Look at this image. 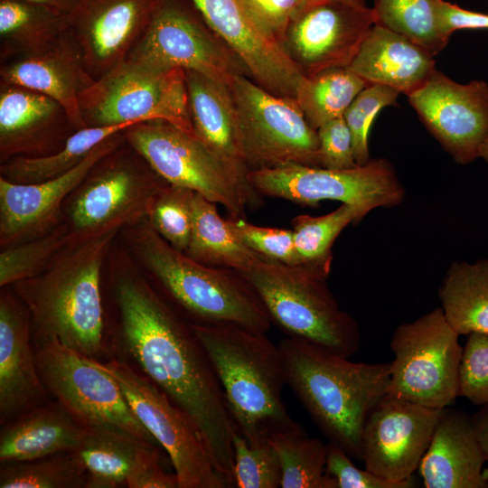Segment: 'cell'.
<instances>
[{"mask_svg": "<svg viewBox=\"0 0 488 488\" xmlns=\"http://www.w3.org/2000/svg\"><path fill=\"white\" fill-rule=\"evenodd\" d=\"M220 381L236 430L259 445L302 426L282 401L284 356L266 333L236 325L191 324Z\"/></svg>", "mask_w": 488, "mask_h": 488, "instance_id": "cell-3", "label": "cell"}, {"mask_svg": "<svg viewBox=\"0 0 488 488\" xmlns=\"http://www.w3.org/2000/svg\"><path fill=\"white\" fill-rule=\"evenodd\" d=\"M401 93L390 87L367 85L353 99L343 114L352 138L354 158L359 165L367 164L370 158L369 132L379 111L389 106H398Z\"/></svg>", "mask_w": 488, "mask_h": 488, "instance_id": "cell-42", "label": "cell"}, {"mask_svg": "<svg viewBox=\"0 0 488 488\" xmlns=\"http://www.w3.org/2000/svg\"><path fill=\"white\" fill-rule=\"evenodd\" d=\"M321 167L343 170L356 167L352 138L343 117L332 119L318 127Z\"/></svg>", "mask_w": 488, "mask_h": 488, "instance_id": "cell-47", "label": "cell"}, {"mask_svg": "<svg viewBox=\"0 0 488 488\" xmlns=\"http://www.w3.org/2000/svg\"><path fill=\"white\" fill-rule=\"evenodd\" d=\"M143 265L192 324L236 325L266 333L270 316L251 284L238 271L202 264L172 247L146 220L131 234Z\"/></svg>", "mask_w": 488, "mask_h": 488, "instance_id": "cell-5", "label": "cell"}, {"mask_svg": "<svg viewBox=\"0 0 488 488\" xmlns=\"http://www.w3.org/2000/svg\"><path fill=\"white\" fill-rule=\"evenodd\" d=\"M0 76L1 83L29 89L55 100L76 130L87 127L80 96L96 79L88 70L70 33L44 50L6 62L1 67Z\"/></svg>", "mask_w": 488, "mask_h": 488, "instance_id": "cell-22", "label": "cell"}, {"mask_svg": "<svg viewBox=\"0 0 488 488\" xmlns=\"http://www.w3.org/2000/svg\"><path fill=\"white\" fill-rule=\"evenodd\" d=\"M287 385L328 442L361 460V436L376 405L389 393V363L353 362L311 343L286 337L278 344Z\"/></svg>", "mask_w": 488, "mask_h": 488, "instance_id": "cell-2", "label": "cell"}, {"mask_svg": "<svg viewBox=\"0 0 488 488\" xmlns=\"http://www.w3.org/2000/svg\"><path fill=\"white\" fill-rule=\"evenodd\" d=\"M479 157H482L488 163V137L485 139L480 148Z\"/></svg>", "mask_w": 488, "mask_h": 488, "instance_id": "cell-52", "label": "cell"}, {"mask_svg": "<svg viewBox=\"0 0 488 488\" xmlns=\"http://www.w3.org/2000/svg\"><path fill=\"white\" fill-rule=\"evenodd\" d=\"M133 150L167 183L187 188L221 204L229 219H245L250 201L228 166L195 135L164 120L124 131Z\"/></svg>", "mask_w": 488, "mask_h": 488, "instance_id": "cell-9", "label": "cell"}, {"mask_svg": "<svg viewBox=\"0 0 488 488\" xmlns=\"http://www.w3.org/2000/svg\"><path fill=\"white\" fill-rule=\"evenodd\" d=\"M123 133L99 144L79 164L58 177L34 183H16L1 176V247H12L51 231L64 200L99 162L116 151Z\"/></svg>", "mask_w": 488, "mask_h": 488, "instance_id": "cell-19", "label": "cell"}, {"mask_svg": "<svg viewBox=\"0 0 488 488\" xmlns=\"http://www.w3.org/2000/svg\"><path fill=\"white\" fill-rule=\"evenodd\" d=\"M68 15L23 0H0L4 52L19 56L50 47L69 33Z\"/></svg>", "mask_w": 488, "mask_h": 488, "instance_id": "cell-32", "label": "cell"}, {"mask_svg": "<svg viewBox=\"0 0 488 488\" xmlns=\"http://www.w3.org/2000/svg\"><path fill=\"white\" fill-rule=\"evenodd\" d=\"M270 443L281 465V488H337L325 472L327 444L308 436L302 427L275 436Z\"/></svg>", "mask_w": 488, "mask_h": 488, "instance_id": "cell-36", "label": "cell"}, {"mask_svg": "<svg viewBox=\"0 0 488 488\" xmlns=\"http://www.w3.org/2000/svg\"><path fill=\"white\" fill-rule=\"evenodd\" d=\"M258 33L281 47L292 21L307 4L306 0H239Z\"/></svg>", "mask_w": 488, "mask_h": 488, "instance_id": "cell-45", "label": "cell"}, {"mask_svg": "<svg viewBox=\"0 0 488 488\" xmlns=\"http://www.w3.org/2000/svg\"><path fill=\"white\" fill-rule=\"evenodd\" d=\"M307 3L309 2H315V1H320V0H306ZM350 1H354V2H359V3H365V0H350Z\"/></svg>", "mask_w": 488, "mask_h": 488, "instance_id": "cell-53", "label": "cell"}, {"mask_svg": "<svg viewBox=\"0 0 488 488\" xmlns=\"http://www.w3.org/2000/svg\"><path fill=\"white\" fill-rule=\"evenodd\" d=\"M438 295L447 322L459 335L488 334V258L453 262Z\"/></svg>", "mask_w": 488, "mask_h": 488, "instance_id": "cell-31", "label": "cell"}, {"mask_svg": "<svg viewBox=\"0 0 488 488\" xmlns=\"http://www.w3.org/2000/svg\"><path fill=\"white\" fill-rule=\"evenodd\" d=\"M67 116L52 99L19 86L1 83L0 155L5 162L40 151Z\"/></svg>", "mask_w": 488, "mask_h": 488, "instance_id": "cell-28", "label": "cell"}, {"mask_svg": "<svg viewBox=\"0 0 488 488\" xmlns=\"http://www.w3.org/2000/svg\"><path fill=\"white\" fill-rule=\"evenodd\" d=\"M458 394L474 406L488 404V334H468L463 349Z\"/></svg>", "mask_w": 488, "mask_h": 488, "instance_id": "cell-44", "label": "cell"}, {"mask_svg": "<svg viewBox=\"0 0 488 488\" xmlns=\"http://www.w3.org/2000/svg\"><path fill=\"white\" fill-rule=\"evenodd\" d=\"M185 254L202 264L239 273L265 258L236 235L229 220L220 216L216 203L198 193L193 198L192 229Z\"/></svg>", "mask_w": 488, "mask_h": 488, "instance_id": "cell-30", "label": "cell"}, {"mask_svg": "<svg viewBox=\"0 0 488 488\" xmlns=\"http://www.w3.org/2000/svg\"><path fill=\"white\" fill-rule=\"evenodd\" d=\"M129 488H179L175 473L162 469L160 463L153 464L137 472L127 483Z\"/></svg>", "mask_w": 488, "mask_h": 488, "instance_id": "cell-49", "label": "cell"}, {"mask_svg": "<svg viewBox=\"0 0 488 488\" xmlns=\"http://www.w3.org/2000/svg\"><path fill=\"white\" fill-rule=\"evenodd\" d=\"M35 359L47 391L81 424L117 427L159 446L117 380L89 358L51 338L38 340Z\"/></svg>", "mask_w": 488, "mask_h": 488, "instance_id": "cell-13", "label": "cell"}, {"mask_svg": "<svg viewBox=\"0 0 488 488\" xmlns=\"http://www.w3.org/2000/svg\"><path fill=\"white\" fill-rule=\"evenodd\" d=\"M422 123L460 164L479 157L488 137V84L474 80L462 84L436 70L408 96Z\"/></svg>", "mask_w": 488, "mask_h": 488, "instance_id": "cell-17", "label": "cell"}, {"mask_svg": "<svg viewBox=\"0 0 488 488\" xmlns=\"http://www.w3.org/2000/svg\"><path fill=\"white\" fill-rule=\"evenodd\" d=\"M375 23L365 3H307L288 26L281 48L303 75L349 67Z\"/></svg>", "mask_w": 488, "mask_h": 488, "instance_id": "cell-16", "label": "cell"}, {"mask_svg": "<svg viewBox=\"0 0 488 488\" xmlns=\"http://www.w3.org/2000/svg\"><path fill=\"white\" fill-rule=\"evenodd\" d=\"M248 181L260 196L313 207L322 201H338L366 215L377 208L397 206L405 196L397 172L384 158L343 170L302 164L262 168L249 171Z\"/></svg>", "mask_w": 488, "mask_h": 488, "instance_id": "cell-11", "label": "cell"}, {"mask_svg": "<svg viewBox=\"0 0 488 488\" xmlns=\"http://www.w3.org/2000/svg\"><path fill=\"white\" fill-rule=\"evenodd\" d=\"M21 413L0 433L2 464L29 461L66 451H76L87 427L59 401Z\"/></svg>", "mask_w": 488, "mask_h": 488, "instance_id": "cell-27", "label": "cell"}, {"mask_svg": "<svg viewBox=\"0 0 488 488\" xmlns=\"http://www.w3.org/2000/svg\"><path fill=\"white\" fill-rule=\"evenodd\" d=\"M210 28L245 65L249 76L267 91L295 96L303 76L281 47L264 38L239 0H191Z\"/></svg>", "mask_w": 488, "mask_h": 488, "instance_id": "cell-21", "label": "cell"}, {"mask_svg": "<svg viewBox=\"0 0 488 488\" xmlns=\"http://www.w3.org/2000/svg\"><path fill=\"white\" fill-rule=\"evenodd\" d=\"M439 18L443 32L448 37L460 29H488V14L462 8L441 0Z\"/></svg>", "mask_w": 488, "mask_h": 488, "instance_id": "cell-48", "label": "cell"}, {"mask_svg": "<svg viewBox=\"0 0 488 488\" xmlns=\"http://www.w3.org/2000/svg\"><path fill=\"white\" fill-rule=\"evenodd\" d=\"M375 23L398 33L432 56L448 43L439 18L441 0H373Z\"/></svg>", "mask_w": 488, "mask_h": 488, "instance_id": "cell-35", "label": "cell"}, {"mask_svg": "<svg viewBox=\"0 0 488 488\" xmlns=\"http://www.w3.org/2000/svg\"><path fill=\"white\" fill-rule=\"evenodd\" d=\"M475 433L488 464V404L482 406L472 415ZM483 475L488 480V466L483 470Z\"/></svg>", "mask_w": 488, "mask_h": 488, "instance_id": "cell-50", "label": "cell"}, {"mask_svg": "<svg viewBox=\"0 0 488 488\" xmlns=\"http://www.w3.org/2000/svg\"><path fill=\"white\" fill-rule=\"evenodd\" d=\"M441 307L399 324L389 343V393L413 403L445 408L459 397L463 349Z\"/></svg>", "mask_w": 488, "mask_h": 488, "instance_id": "cell-8", "label": "cell"}, {"mask_svg": "<svg viewBox=\"0 0 488 488\" xmlns=\"http://www.w3.org/2000/svg\"><path fill=\"white\" fill-rule=\"evenodd\" d=\"M184 76L195 136L236 176L251 208L257 207L260 195L248 181L249 169L241 151L238 111L229 84L190 70Z\"/></svg>", "mask_w": 488, "mask_h": 488, "instance_id": "cell-23", "label": "cell"}, {"mask_svg": "<svg viewBox=\"0 0 488 488\" xmlns=\"http://www.w3.org/2000/svg\"><path fill=\"white\" fill-rule=\"evenodd\" d=\"M330 271L329 267L293 266L262 258L240 274L259 296L271 322L288 337L350 358L360 348L361 333L329 289Z\"/></svg>", "mask_w": 488, "mask_h": 488, "instance_id": "cell-6", "label": "cell"}, {"mask_svg": "<svg viewBox=\"0 0 488 488\" xmlns=\"http://www.w3.org/2000/svg\"><path fill=\"white\" fill-rule=\"evenodd\" d=\"M228 220L236 235L255 252L287 265L303 264L296 249L293 230L257 226L245 219Z\"/></svg>", "mask_w": 488, "mask_h": 488, "instance_id": "cell-43", "label": "cell"}, {"mask_svg": "<svg viewBox=\"0 0 488 488\" xmlns=\"http://www.w3.org/2000/svg\"><path fill=\"white\" fill-rule=\"evenodd\" d=\"M190 189L166 183L156 194L146 221L172 247L186 251L193 220V198Z\"/></svg>", "mask_w": 488, "mask_h": 488, "instance_id": "cell-40", "label": "cell"}, {"mask_svg": "<svg viewBox=\"0 0 488 488\" xmlns=\"http://www.w3.org/2000/svg\"><path fill=\"white\" fill-rule=\"evenodd\" d=\"M365 216L358 207L342 203L322 216L300 214L293 218L295 245L303 264L331 267L334 240L349 224L358 223Z\"/></svg>", "mask_w": 488, "mask_h": 488, "instance_id": "cell-38", "label": "cell"}, {"mask_svg": "<svg viewBox=\"0 0 488 488\" xmlns=\"http://www.w3.org/2000/svg\"><path fill=\"white\" fill-rule=\"evenodd\" d=\"M134 125L87 127L68 137L52 154L15 156L1 165V176L16 183H34L58 177L79 164L99 144Z\"/></svg>", "mask_w": 488, "mask_h": 488, "instance_id": "cell-33", "label": "cell"}, {"mask_svg": "<svg viewBox=\"0 0 488 488\" xmlns=\"http://www.w3.org/2000/svg\"><path fill=\"white\" fill-rule=\"evenodd\" d=\"M46 389L30 343L27 312L11 295L0 298V415L6 419L39 403Z\"/></svg>", "mask_w": 488, "mask_h": 488, "instance_id": "cell-25", "label": "cell"}, {"mask_svg": "<svg viewBox=\"0 0 488 488\" xmlns=\"http://www.w3.org/2000/svg\"><path fill=\"white\" fill-rule=\"evenodd\" d=\"M73 242L69 225H63L41 237L2 249L0 286L14 285L39 275Z\"/></svg>", "mask_w": 488, "mask_h": 488, "instance_id": "cell-39", "label": "cell"}, {"mask_svg": "<svg viewBox=\"0 0 488 488\" xmlns=\"http://www.w3.org/2000/svg\"><path fill=\"white\" fill-rule=\"evenodd\" d=\"M340 446L328 442L325 472L334 479L337 488H413V478L392 481L367 469L358 468Z\"/></svg>", "mask_w": 488, "mask_h": 488, "instance_id": "cell-46", "label": "cell"}, {"mask_svg": "<svg viewBox=\"0 0 488 488\" xmlns=\"http://www.w3.org/2000/svg\"><path fill=\"white\" fill-rule=\"evenodd\" d=\"M117 231L71 243L42 273L14 284L33 317L38 340L55 338L98 361L105 356L100 273Z\"/></svg>", "mask_w": 488, "mask_h": 488, "instance_id": "cell-4", "label": "cell"}, {"mask_svg": "<svg viewBox=\"0 0 488 488\" xmlns=\"http://www.w3.org/2000/svg\"><path fill=\"white\" fill-rule=\"evenodd\" d=\"M32 4L50 8L63 14H70L80 0H23Z\"/></svg>", "mask_w": 488, "mask_h": 488, "instance_id": "cell-51", "label": "cell"}, {"mask_svg": "<svg viewBox=\"0 0 488 488\" xmlns=\"http://www.w3.org/2000/svg\"><path fill=\"white\" fill-rule=\"evenodd\" d=\"M80 105L87 127L164 120L195 135L182 69L161 70L126 59L97 78Z\"/></svg>", "mask_w": 488, "mask_h": 488, "instance_id": "cell-7", "label": "cell"}, {"mask_svg": "<svg viewBox=\"0 0 488 488\" xmlns=\"http://www.w3.org/2000/svg\"><path fill=\"white\" fill-rule=\"evenodd\" d=\"M76 451L88 472L86 488L127 485L137 472L160 463L157 446L108 426L88 427Z\"/></svg>", "mask_w": 488, "mask_h": 488, "instance_id": "cell-29", "label": "cell"}, {"mask_svg": "<svg viewBox=\"0 0 488 488\" xmlns=\"http://www.w3.org/2000/svg\"><path fill=\"white\" fill-rule=\"evenodd\" d=\"M367 85L349 67L331 68L303 75L296 84L294 99L309 125L317 130L323 124L343 117Z\"/></svg>", "mask_w": 488, "mask_h": 488, "instance_id": "cell-34", "label": "cell"}, {"mask_svg": "<svg viewBox=\"0 0 488 488\" xmlns=\"http://www.w3.org/2000/svg\"><path fill=\"white\" fill-rule=\"evenodd\" d=\"M90 360L117 380L133 412L168 455L179 488L230 487L194 424L164 391L126 362Z\"/></svg>", "mask_w": 488, "mask_h": 488, "instance_id": "cell-12", "label": "cell"}, {"mask_svg": "<svg viewBox=\"0 0 488 488\" xmlns=\"http://www.w3.org/2000/svg\"><path fill=\"white\" fill-rule=\"evenodd\" d=\"M442 410L387 394L372 409L362 430L365 469L392 481L413 478Z\"/></svg>", "mask_w": 488, "mask_h": 488, "instance_id": "cell-18", "label": "cell"}, {"mask_svg": "<svg viewBox=\"0 0 488 488\" xmlns=\"http://www.w3.org/2000/svg\"><path fill=\"white\" fill-rule=\"evenodd\" d=\"M127 59L161 70H194L228 84L236 74L249 76L239 58L210 28L194 5L183 0H161Z\"/></svg>", "mask_w": 488, "mask_h": 488, "instance_id": "cell-15", "label": "cell"}, {"mask_svg": "<svg viewBox=\"0 0 488 488\" xmlns=\"http://www.w3.org/2000/svg\"><path fill=\"white\" fill-rule=\"evenodd\" d=\"M229 86L249 171L286 164L321 167L317 131L294 98L275 95L246 74L234 75Z\"/></svg>", "mask_w": 488, "mask_h": 488, "instance_id": "cell-10", "label": "cell"}, {"mask_svg": "<svg viewBox=\"0 0 488 488\" xmlns=\"http://www.w3.org/2000/svg\"><path fill=\"white\" fill-rule=\"evenodd\" d=\"M234 453V483L238 488L281 486L282 470L277 453L270 442L249 445L236 430L231 434Z\"/></svg>", "mask_w": 488, "mask_h": 488, "instance_id": "cell-41", "label": "cell"}, {"mask_svg": "<svg viewBox=\"0 0 488 488\" xmlns=\"http://www.w3.org/2000/svg\"><path fill=\"white\" fill-rule=\"evenodd\" d=\"M485 455L472 415L445 408L418 466L427 488H487Z\"/></svg>", "mask_w": 488, "mask_h": 488, "instance_id": "cell-24", "label": "cell"}, {"mask_svg": "<svg viewBox=\"0 0 488 488\" xmlns=\"http://www.w3.org/2000/svg\"><path fill=\"white\" fill-rule=\"evenodd\" d=\"M1 488H86L88 472L77 451L3 464Z\"/></svg>", "mask_w": 488, "mask_h": 488, "instance_id": "cell-37", "label": "cell"}, {"mask_svg": "<svg viewBox=\"0 0 488 488\" xmlns=\"http://www.w3.org/2000/svg\"><path fill=\"white\" fill-rule=\"evenodd\" d=\"M433 57L407 37L374 23L349 68L368 85L388 86L409 96L436 70Z\"/></svg>", "mask_w": 488, "mask_h": 488, "instance_id": "cell-26", "label": "cell"}, {"mask_svg": "<svg viewBox=\"0 0 488 488\" xmlns=\"http://www.w3.org/2000/svg\"><path fill=\"white\" fill-rule=\"evenodd\" d=\"M115 297L125 350L192 420L219 473L234 483L235 426L211 362L186 323L144 279L119 276Z\"/></svg>", "mask_w": 488, "mask_h": 488, "instance_id": "cell-1", "label": "cell"}, {"mask_svg": "<svg viewBox=\"0 0 488 488\" xmlns=\"http://www.w3.org/2000/svg\"><path fill=\"white\" fill-rule=\"evenodd\" d=\"M166 183L147 164L111 153L73 192L68 211L74 242L146 220Z\"/></svg>", "mask_w": 488, "mask_h": 488, "instance_id": "cell-14", "label": "cell"}, {"mask_svg": "<svg viewBox=\"0 0 488 488\" xmlns=\"http://www.w3.org/2000/svg\"><path fill=\"white\" fill-rule=\"evenodd\" d=\"M161 0H80L68 15L69 33L89 73L99 78L125 61Z\"/></svg>", "mask_w": 488, "mask_h": 488, "instance_id": "cell-20", "label": "cell"}]
</instances>
